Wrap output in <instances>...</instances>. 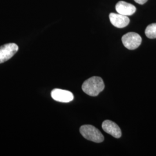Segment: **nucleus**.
I'll list each match as a JSON object with an SVG mask.
<instances>
[{"label":"nucleus","mask_w":156,"mask_h":156,"mask_svg":"<svg viewBox=\"0 0 156 156\" xmlns=\"http://www.w3.org/2000/svg\"><path fill=\"white\" fill-rule=\"evenodd\" d=\"M84 92L90 96H97L105 88V84L102 78L93 76L86 80L82 84Z\"/></svg>","instance_id":"obj_1"},{"label":"nucleus","mask_w":156,"mask_h":156,"mask_svg":"<svg viewBox=\"0 0 156 156\" xmlns=\"http://www.w3.org/2000/svg\"><path fill=\"white\" fill-rule=\"evenodd\" d=\"M80 132L84 138L90 141L100 143L104 140V137L100 131L91 125H84L81 126Z\"/></svg>","instance_id":"obj_2"},{"label":"nucleus","mask_w":156,"mask_h":156,"mask_svg":"<svg viewBox=\"0 0 156 156\" xmlns=\"http://www.w3.org/2000/svg\"><path fill=\"white\" fill-rule=\"evenodd\" d=\"M122 40L124 46L129 50L136 49L142 42L141 37L138 34L134 32L126 34L122 37Z\"/></svg>","instance_id":"obj_3"},{"label":"nucleus","mask_w":156,"mask_h":156,"mask_svg":"<svg viewBox=\"0 0 156 156\" xmlns=\"http://www.w3.org/2000/svg\"><path fill=\"white\" fill-rule=\"evenodd\" d=\"M19 50L18 46L10 43L0 46V64L8 61L14 56Z\"/></svg>","instance_id":"obj_4"},{"label":"nucleus","mask_w":156,"mask_h":156,"mask_svg":"<svg viewBox=\"0 0 156 156\" xmlns=\"http://www.w3.org/2000/svg\"><path fill=\"white\" fill-rule=\"evenodd\" d=\"M51 96L53 100L64 103L69 102L73 100V95L69 91L55 89L51 93Z\"/></svg>","instance_id":"obj_5"},{"label":"nucleus","mask_w":156,"mask_h":156,"mask_svg":"<svg viewBox=\"0 0 156 156\" xmlns=\"http://www.w3.org/2000/svg\"><path fill=\"white\" fill-rule=\"evenodd\" d=\"M109 19L115 27L122 28L128 26L129 23V19L127 16H125L120 13H111L109 14Z\"/></svg>","instance_id":"obj_6"},{"label":"nucleus","mask_w":156,"mask_h":156,"mask_svg":"<svg viewBox=\"0 0 156 156\" xmlns=\"http://www.w3.org/2000/svg\"><path fill=\"white\" fill-rule=\"evenodd\" d=\"M102 128L112 136L119 138L122 136V131L118 125L111 120H105L102 124Z\"/></svg>","instance_id":"obj_7"},{"label":"nucleus","mask_w":156,"mask_h":156,"mask_svg":"<svg viewBox=\"0 0 156 156\" xmlns=\"http://www.w3.org/2000/svg\"><path fill=\"white\" fill-rule=\"evenodd\" d=\"M116 10L118 13L128 16L133 15L136 12V7L128 2L119 1L116 5Z\"/></svg>","instance_id":"obj_8"},{"label":"nucleus","mask_w":156,"mask_h":156,"mask_svg":"<svg viewBox=\"0 0 156 156\" xmlns=\"http://www.w3.org/2000/svg\"><path fill=\"white\" fill-rule=\"evenodd\" d=\"M145 34L150 39L156 38V23L149 25L145 30Z\"/></svg>","instance_id":"obj_9"},{"label":"nucleus","mask_w":156,"mask_h":156,"mask_svg":"<svg viewBox=\"0 0 156 156\" xmlns=\"http://www.w3.org/2000/svg\"><path fill=\"white\" fill-rule=\"evenodd\" d=\"M136 3H138V4H140V5H143V4H145L147 1V0H134Z\"/></svg>","instance_id":"obj_10"}]
</instances>
